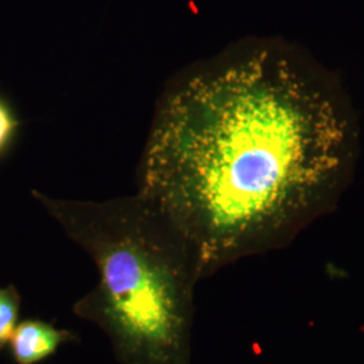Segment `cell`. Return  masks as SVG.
Segmentation results:
<instances>
[{
    "label": "cell",
    "instance_id": "6da1fadb",
    "mask_svg": "<svg viewBox=\"0 0 364 364\" xmlns=\"http://www.w3.org/2000/svg\"><path fill=\"white\" fill-rule=\"evenodd\" d=\"M356 150L351 103L329 72L282 41L243 39L166 82L136 193L174 225L205 278L326 210Z\"/></svg>",
    "mask_w": 364,
    "mask_h": 364
},
{
    "label": "cell",
    "instance_id": "3957f363",
    "mask_svg": "<svg viewBox=\"0 0 364 364\" xmlns=\"http://www.w3.org/2000/svg\"><path fill=\"white\" fill-rule=\"evenodd\" d=\"M77 341L69 329L43 320H25L15 326L9 344L15 364H38L55 355L63 346Z\"/></svg>",
    "mask_w": 364,
    "mask_h": 364
},
{
    "label": "cell",
    "instance_id": "7a4b0ae2",
    "mask_svg": "<svg viewBox=\"0 0 364 364\" xmlns=\"http://www.w3.org/2000/svg\"><path fill=\"white\" fill-rule=\"evenodd\" d=\"M33 197L93 260L99 282L73 305L122 364H191L195 257L158 209L135 193L105 201Z\"/></svg>",
    "mask_w": 364,
    "mask_h": 364
},
{
    "label": "cell",
    "instance_id": "277c9868",
    "mask_svg": "<svg viewBox=\"0 0 364 364\" xmlns=\"http://www.w3.org/2000/svg\"><path fill=\"white\" fill-rule=\"evenodd\" d=\"M21 294L13 285L0 287V352L9 344L21 312Z\"/></svg>",
    "mask_w": 364,
    "mask_h": 364
},
{
    "label": "cell",
    "instance_id": "5b68a950",
    "mask_svg": "<svg viewBox=\"0 0 364 364\" xmlns=\"http://www.w3.org/2000/svg\"><path fill=\"white\" fill-rule=\"evenodd\" d=\"M18 127L19 122L14 117L13 111L3 100H0V154L13 141Z\"/></svg>",
    "mask_w": 364,
    "mask_h": 364
}]
</instances>
